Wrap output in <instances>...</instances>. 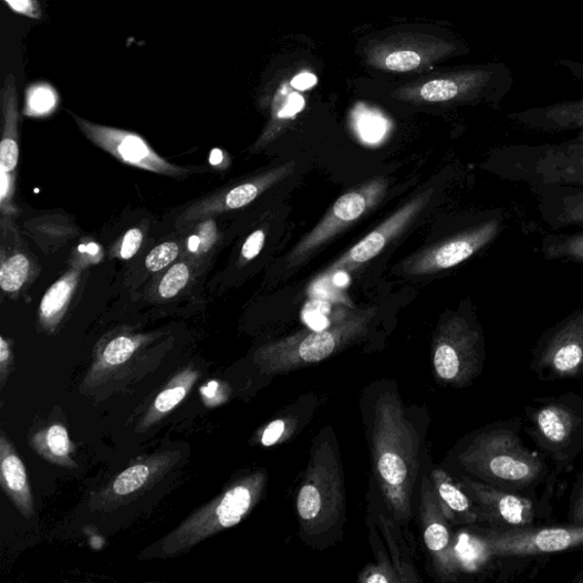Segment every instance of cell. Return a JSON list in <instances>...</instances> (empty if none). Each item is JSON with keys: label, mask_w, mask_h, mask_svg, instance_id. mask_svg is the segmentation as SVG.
I'll use <instances>...</instances> for the list:
<instances>
[{"label": "cell", "mask_w": 583, "mask_h": 583, "mask_svg": "<svg viewBox=\"0 0 583 583\" xmlns=\"http://www.w3.org/2000/svg\"><path fill=\"white\" fill-rule=\"evenodd\" d=\"M540 252L548 261L583 266V228L574 232H549L541 240Z\"/></svg>", "instance_id": "obj_29"}, {"label": "cell", "mask_w": 583, "mask_h": 583, "mask_svg": "<svg viewBox=\"0 0 583 583\" xmlns=\"http://www.w3.org/2000/svg\"><path fill=\"white\" fill-rule=\"evenodd\" d=\"M482 358V333L477 323L462 315L448 320L434 344L433 365L437 378L465 386L478 375Z\"/></svg>", "instance_id": "obj_7"}, {"label": "cell", "mask_w": 583, "mask_h": 583, "mask_svg": "<svg viewBox=\"0 0 583 583\" xmlns=\"http://www.w3.org/2000/svg\"><path fill=\"white\" fill-rule=\"evenodd\" d=\"M14 244L0 251V288L11 298H18L37 277V263L23 248L14 230Z\"/></svg>", "instance_id": "obj_22"}, {"label": "cell", "mask_w": 583, "mask_h": 583, "mask_svg": "<svg viewBox=\"0 0 583 583\" xmlns=\"http://www.w3.org/2000/svg\"><path fill=\"white\" fill-rule=\"evenodd\" d=\"M33 450L51 464L65 469H76L77 464L71 457L74 445L71 443L66 427L62 424H52L31 439Z\"/></svg>", "instance_id": "obj_27"}, {"label": "cell", "mask_w": 583, "mask_h": 583, "mask_svg": "<svg viewBox=\"0 0 583 583\" xmlns=\"http://www.w3.org/2000/svg\"><path fill=\"white\" fill-rule=\"evenodd\" d=\"M489 169L535 194L553 187H583V131L559 144H514L492 150Z\"/></svg>", "instance_id": "obj_3"}, {"label": "cell", "mask_w": 583, "mask_h": 583, "mask_svg": "<svg viewBox=\"0 0 583 583\" xmlns=\"http://www.w3.org/2000/svg\"><path fill=\"white\" fill-rule=\"evenodd\" d=\"M180 250V246L173 241L155 247L145 259L146 269L150 273H158L177 260Z\"/></svg>", "instance_id": "obj_38"}, {"label": "cell", "mask_w": 583, "mask_h": 583, "mask_svg": "<svg viewBox=\"0 0 583 583\" xmlns=\"http://www.w3.org/2000/svg\"><path fill=\"white\" fill-rule=\"evenodd\" d=\"M154 339L153 334L131 330H119L104 336L95 348L94 361L84 384L94 388L110 381L122 379L123 374L134 371L129 364L140 356Z\"/></svg>", "instance_id": "obj_14"}, {"label": "cell", "mask_w": 583, "mask_h": 583, "mask_svg": "<svg viewBox=\"0 0 583 583\" xmlns=\"http://www.w3.org/2000/svg\"><path fill=\"white\" fill-rule=\"evenodd\" d=\"M371 486L374 489L375 496L372 498L371 509L375 512L377 522L376 525L382 532L383 538L387 542V552L391 554L392 561L400 582H418L420 577L415 569L413 558L414 551L409 549L406 540L405 530L388 511L385 504V511L382 512V497L377 487L371 480Z\"/></svg>", "instance_id": "obj_18"}, {"label": "cell", "mask_w": 583, "mask_h": 583, "mask_svg": "<svg viewBox=\"0 0 583 583\" xmlns=\"http://www.w3.org/2000/svg\"><path fill=\"white\" fill-rule=\"evenodd\" d=\"M223 159V153L221 149H214L210 155V164L215 167L220 166Z\"/></svg>", "instance_id": "obj_50"}, {"label": "cell", "mask_w": 583, "mask_h": 583, "mask_svg": "<svg viewBox=\"0 0 583 583\" xmlns=\"http://www.w3.org/2000/svg\"><path fill=\"white\" fill-rule=\"evenodd\" d=\"M194 267L189 261L174 263L159 281L157 287L158 296L163 300H170L180 294L189 284L192 278Z\"/></svg>", "instance_id": "obj_32"}, {"label": "cell", "mask_w": 583, "mask_h": 583, "mask_svg": "<svg viewBox=\"0 0 583 583\" xmlns=\"http://www.w3.org/2000/svg\"><path fill=\"white\" fill-rule=\"evenodd\" d=\"M13 354L11 342L4 336L0 337V383L4 387L8 376L10 374V367L12 365Z\"/></svg>", "instance_id": "obj_45"}, {"label": "cell", "mask_w": 583, "mask_h": 583, "mask_svg": "<svg viewBox=\"0 0 583 583\" xmlns=\"http://www.w3.org/2000/svg\"><path fill=\"white\" fill-rule=\"evenodd\" d=\"M144 241V232L140 228H132L125 232L121 242L114 248V256L123 260H131L140 250Z\"/></svg>", "instance_id": "obj_39"}, {"label": "cell", "mask_w": 583, "mask_h": 583, "mask_svg": "<svg viewBox=\"0 0 583 583\" xmlns=\"http://www.w3.org/2000/svg\"><path fill=\"white\" fill-rule=\"evenodd\" d=\"M367 323V317H353L332 327L267 344L256 353L254 363L268 375L319 364L364 335Z\"/></svg>", "instance_id": "obj_5"}, {"label": "cell", "mask_w": 583, "mask_h": 583, "mask_svg": "<svg viewBox=\"0 0 583 583\" xmlns=\"http://www.w3.org/2000/svg\"><path fill=\"white\" fill-rule=\"evenodd\" d=\"M3 131L0 140V169L17 171L20 159L19 100L14 75L7 76L2 90Z\"/></svg>", "instance_id": "obj_23"}, {"label": "cell", "mask_w": 583, "mask_h": 583, "mask_svg": "<svg viewBox=\"0 0 583 583\" xmlns=\"http://www.w3.org/2000/svg\"><path fill=\"white\" fill-rule=\"evenodd\" d=\"M573 518L575 522L583 523V489L576 500Z\"/></svg>", "instance_id": "obj_49"}, {"label": "cell", "mask_w": 583, "mask_h": 583, "mask_svg": "<svg viewBox=\"0 0 583 583\" xmlns=\"http://www.w3.org/2000/svg\"><path fill=\"white\" fill-rule=\"evenodd\" d=\"M420 56L412 51H399L385 59V65L388 70L396 72H408L420 65Z\"/></svg>", "instance_id": "obj_40"}, {"label": "cell", "mask_w": 583, "mask_h": 583, "mask_svg": "<svg viewBox=\"0 0 583 583\" xmlns=\"http://www.w3.org/2000/svg\"><path fill=\"white\" fill-rule=\"evenodd\" d=\"M404 404L398 384L371 383L361 412L371 454L372 481L394 519L406 530L415 517L416 492L427 454L424 430Z\"/></svg>", "instance_id": "obj_1"}, {"label": "cell", "mask_w": 583, "mask_h": 583, "mask_svg": "<svg viewBox=\"0 0 583 583\" xmlns=\"http://www.w3.org/2000/svg\"><path fill=\"white\" fill-rule=\"evenodd\" d=\"M0 482L18 511L31 519L34 502L25 466L4 433L0 435Z\"/></svg>", "instance_id": "obj_20"}, {"label": "cell", "mask_w": 583, "mask_h": 583, "mask_svg": "<svg viewBox=\"0 0 583 583\" xmlns=\"http://www.w3.org/2000/svg\"><path fill=\"white\" fill-rule=\"evenodd\" d=\"M360 136L366 143L379 142L387 131V123L382 115L372 111H360L356 115Z\"/></svg>", "instance_id": "obj_37"}, {"label": "cell", "mask_w": 583, "mask_h": 583, "mask_svg": "<svg viewBox=\"0 0 583 583\" xmlns=\"http://www.w3.org/2000/svg\"><path fill=\"white\" fill-rule=\"evenodd\" d=\"M369 539L373 552L377 560L376 565H371L362 573L360 581L364 583H400L391 554L384 550L383 541L377 533V525L373 521L368 524Z\"/></svg>", "instance_id": "obj_31"}, {"label": "cell", "mask_w": 583, "mask_h": 583, "mask_svg": "<svg viewBox=\"0 0 583 583\" xmlns=\"http://www.w3.org/2000/svg\"><path fill=\"white\" fill-rule=\"evenodd\" d=\"M537 209L543 222L559 231L583 228V187H553L537 194Z\"/></svg>", "instance_id": "obj_19"}, {"label": "cell", "mask_w": 583, "mask_h": 583, "mask_svg": "<svg viewBox=\"0 0 583 583\" xmlns=\"http://www.w3.org/2000/svg\"><path fill=\"white\" fill-rule=\"evenodd\" d=\"M556 65L568 70L583 86V63L559 60ZM508 118L525 129L542 134L581 132L583 131V98L512 112L508 114Z\"/></svg>", "instance_id": "obj_15"}, {"label": "cell", "mask_w": 583, "mask_h": 583, "mask_svg": "<svg viewBox=\"0 0 583 583\" xmlns=\"http://www.w3.org/2000/svg\"><path fill=\"white\" fill-rule=\"evenodd\" d=\"M429 476L443 511L451 524L471 525L479 521L472 499L445 470L433 469Z\"/></svg>", "instance_id": "obj_25"}, {"label": "cell", "mask_w": 583, "mask_h": 583, "mask_svg": "<svg viewBox=\"0 0 583 583\" xmlns=\"http://www.w3.org/2000/svg\"><path fill=\"white\" fill-rule=\"evenodd\" d=\"M493 556H528L561 552L583 543V525L533 529L528 527L483 532Z\"/></svg>", "instance_id": "obj_11"}, {"label": "cell", "mask_w": 583, "mask_h": 583, "mask_svg": "<svg viewBox=\"0 0 583 583\" xmlns=\"http://www.w3.org/2000/svg\"><path fill=\"white\" fill-rule=\"evenodd\" d=\"M181 458L180 451H162L138 459L91 497L90 509L114 511L162 481Z\"/></svg>", "instance_id": "obj_10"}, {"label": "cell", "mask_w": 583, "mask_h": 583, "mask_svg": "<svg viewBox=\"0 0 583 583\" xmlns=\"http://www.w3.org/2000/svg\"><path fill=\"white\" fill-rule=\"evenodd\" d=\"M267 485L268 475L263 469L232 482L163 539L159 545L163 558L184 554L206 539L241 523L257 507Z\"/></svg>", "instance_id": "obj_4"}, {"label": "cell", "mask_w": 583, "mask_h": 583, "mask_svg": "<svg viewBox=\"0 0 583 583\" xmlns=\"http://www.w3.org/2000/svg\"><path fill=\"white\" fill-rule=\"evenodd\" d=\"M204 402L208 407H216L227 402L229 393L227 387L217 381L209 382L201 388Z\"/></svg>", "instance_id": "obj_43"}, {"label": "cell", "mask_w": 583, "mask_h": 583, "mask_svg": "<svg viewBox=\"0 0 583 583\" xmlns=\"http://www.w3.org/2000/svg\"><path fill=\"white\" fill-rule=\"evenodd\" d=\"M4 2L12 11L19 14L31 19L42 18V9L38 0H4Z\"/></svg>", "instance_id": "obj_44"}, {"label": "cell", "mask_w": 583, "mask_h": 583, "mask_svg": "<svg viewBox=\"0 0 583 583\" xmlns=\"http://www.w3.org/2000/svg\"><path fill=\"white\" fill-rule=\"evenodd\" d=\"M103 259V250L95 242L83 243L76 248L73 256L72 264L82 266L84 268L91 264H96Z\"/></svg>", "instance_id": "obj_41"}, {"label": "cell", "mask_w": 583, "mask_h": 583, "mask_svg": "<svg viewBox=\"0 0 583 583\" xmlns=\"http://www.w3.org/2000/svg\"><path fill=\"white\" fill-rule=\"evenodd\" d=\"M457 457L466 471L503 482L527 485L541 472L540 461L507 431L476 437Z\"/></svg>", "instance_id": "obj_6"}, {"label": "cell", "mask_w": 583, "mask_h": 583, "mask_svg": "<svg viewBox=\"0 0 583 583\" xmlns=\"http://www.w3.org/2000/svg\"><path fill=\"white\" fill-rule=\"evenodd\" d=\"M289 425L285 418H278L266 427L261 436L263 447H273L288 437Z\"/></svg>", "instance_id": "obj_42"}, {"label": "cell", "mask_w": 583, "mask_h": 583, "mask_svg": "<svg viewBox=\"0 0 583 583\" xmlns=\"http://www.w3.org/2000/svg\"><path fill=\"white\" fill-rule=\"evenodd\" d=\"M345 504L340 445L332 426L327 425L311 446L295 498L300 537L305 545L326 550L342 539Z\"/></svg>", "instance_id": "obj_2"}, {"label": "cell", "mask_w": 583, "mask_h": 583, "mask_svg": "<svg viewBox=\"0 0 583 583\" xmlns=\"http://www.w3.org/2000/svg\"><path fill=\"white\" fill-rule=\"evenodd\" d=\"M264 240L266 236L263 230L260 229L252 232L242 247V258L246 261L254 259L261 252Z\"/></svg>", "instance_id": "obj_46"}, {"label": "cell", "mask_w": 583, "mask_h": 583, "mask_svg": "<svg viewBox=\"0 0 583 583\" xmlns=\"http://www.w3.org/2000/svg\"><path fill=\"white\" fill-rule=\"evenodd\" d=\"M417 513L421 538L437 580L456 581L458 573L454 555L451 523L446 518L429 475H420Z\"/></svg>", "instance_id": "obj_9"}, {"label": "cell", "mask_w": 583, "mask_h": 583, "mask_svg": "<svg viewBox=\"0 0 583 583\" xmlns=\"http://www.w3.org/2000/svg\"><path fill=\"white\" fill-rule=\"evenodd\" d=\"M459 485L476 504L479 521L498 529L522 528L532 522L533 509L530 500L469 478H464Z\"/></svg>", "instance_id": "obj_16"}, {"label": "cell", "mask_w": 583, "mask_h": 583, "mask_svg": "<svg viewBox=\"0 0 583 583\" xmlns=\"http://www.w3.org/2000/svg\"><path fill=\"white\" fill-rule=\"evenodd\" d=\"M378 187L374 190H372L373 188H368L363 191L348 192L341 197L335 202L331 214L313 231V235H310L295 250L293 258L298 259L317 248L332 238L345 225L361 218L372 204L373 198L376 197Z\"/></svg>", "instance_id": "obj_17"}, {"label": "cell", "mask_w": 583, "mask_h": 583, "mask_svg": "<svg viewBox=\"0 0 583 583\" xmlns=\"http://www.w3.org/2000/svg\"><path fill=\"white\" fill-rule=\"evenodd\" d=\"M200 376V371L194 366H188L177 373L154 399L137 426V431L149 430L153 425L158 424L171 413L186 398Z\"/></svg>", "instance_id": "obj_24"}, {"label": "cell", "mask_w": 583, "mask_h": 583, "mask_svg": "<svg viewBox=\"0 0 583 583\" xmlns=\"http://www.w3.org/2000/svg\"><path fill=\"white\" fill-rule=\"evenodd\" d=\"M317 84V77L311 73H301L294 77L291 85L298 91H306Z\"/></svg>", "instance_id": "obj_48"}, {"label": "cell", "mask_w": 583, "mask_h": 583, "mask_svg": "<svg viewBox=\"0 0 583 583\" xmlns=\"http://www.w3.org/2000/svg\"><path fill=\"white\" fill-rule=\"evenodd\" d=\"M56 93L49 86H34L27 91L24 113L31 116L49 115L56 107Z\"/></svg>", "instance_id": "obj_34"}, {"label": "cell", "mask_w": 583, "mask_h": 583, "mask_svg": "<svg viewBox=\"0 0 583 583\" xmlns=\"http://www.w3.org/2000/svg\"><path fill=\"white\" fill-rule=\"evenodd\" d=\"M218 240V229L212 218L200 221L196 235L189 237L187 250L191 256L201 257L208 253Z\"/></svg>", "instance_id": "obj_36"}, {"label": "cell", "mask_w": 583, "mask_h": 583, "mask_svg": "<svg viewBox=\"0 0 583 583\" xmlns=\"http://www.w3.org/2000/svg\"><path fill=\"white\" fill-rule=\"evenodd\" d=\"M85 269L82 266L72 264L43 296L41 306H39V322L48 333H54L66 315Z\"/></svg>", "instance_id": "obj_21"}, {"label": "cell", "mask_w": 583, "mask_h": 583, "mask_svg": "<svg viewBox=\"0 0 583 583\" xmlns=\"http://www.w3.org/2000/svg\"><path fill=\"white\" fill-rule=\"evenodd\" d=\"M17 171L0 169V215H2V232L13 228V219L20 210L14 205Z\"/></svg>", "instance_id": "obj_33"}, {"label": "cell", "mask_w": 583, "mask_h": 583, "mask_svg": "<svg viewBox=\"0 0 583 583\" xmlns=\"http://www.w3.org/2000/svg\"><path fill=\"white\" fill-rule=\"evenodd\" d=\"M509 214L502 209L483 215L481 219L460 231L452 240L427 253L418 262L416 273H433V271L449 269L469 260L492 244L507 228Z\"/></svg>", "instance_id": "obj_12"}, {"label": "cell", "mask_w": 583, "mask_h": 583, "mask_svg": "<svg viewBox=\"0 0 583 583\" xmlns=\"http://www.w3.org/2000/svg\"><path fill=\"white\" fill-rule=\"evenodd\" d=\"M539 431L553 445H564L574 430V416L569 409L552 405L537 413Z\"/></svg>", "instance_id": "obj_30"}, {"label": "cell", "mask_w": 583, "mask_h": 583, "mask_svg": "<svg viewBox=\"0 0 583 583\" xmlns=\"http://www.w3.org/2000/svg\"><path fill=\"white\" fill-rule=\"evenodd\" d=\"M304 106V100L301 95L294 93L291 94L289 103L287 106L279 113L280 118H288V116H293L299 113Z\"/></svg>", "instance_id": "obj_47"}, {"label": "cell", "mask_w": 583, "mask_h": 583, "mask_svg": "<svg viewBox=\"0 0 583 583\" xmlns=\"http://www.w3.org/2000/svg\"><path fill=\"white\" fill-rule=\"evenodd\" d=\"M81 132L121 163L157 175L185 179L194 168L179 167L163 158L140 135L98 125L71 113Z\"/></svg>", "instance_id": "obj_8"}, {"label": "cell", "mask_w": 583, "mask_h": 583, "mask_svg": "<svg viewBox=\"0 0 583 583\" xmlns=\"http://www.w3.org/2000/svg\"><path fill=\"white\" fill-rule=\"evenodd\" d=\"M419 202H414L394 217L388 219L384 225L378 229L371 232L364 240H362L357 246H355L350 252L344 257L337 266L350 264V263H364L372 260L376 257L387 244L388 240L394 238L398 231L407 223V221L413 217V215L418 210Z\"/></svg>", "instance_id": "obj_26"}, {"label": "cell", "mask_w": 583, "mask_h": 583, "mask_svg": "<svg viewBox=\"0 0 583 583\" xmlns=\"http://www.w3.org/2000/svg\"><path fill=\"white\" fill-rule=\"evenodd\" d=\"M537 360L559 376H574L583 369V308L543 334Z\"/></svg>", "instance_id": "obj_13"}, {"label": "cell", "mask_w": 583, "mask_h": 583, "mask_svg": "<svg viewBox=\"0 0 583 583\" xmlns=\"http://www.w3.org/2000/svg\"><path fill=\"white\" fill-rule=\"evenodd\" d=\"M454 555L458 573H475L493 556L483 532L466 529L454 535Z\"/></svg>", "instance_id": "obj_28"}, {"label": "cell", "mask_w": 583, "mask_h": 583, "mask_svg": "<svg viewBox=\"0 0 583 583\" xmlns=\"http://www.w3.org/2000/svg\"><path fill=\"white\" fill-rule=\"evenodd\" d=\"M27 226H29L30 231H32L31 235L34 239L38 237L39 241L46 240L62 246L63 243L65 244L69 239L59 235V232H54V230L70 228L74 225L63 219H59L58 217H43L33 219L29 223L27 222Z\"/></svg>", "instance_id": "obj_35"}]
</instances>
